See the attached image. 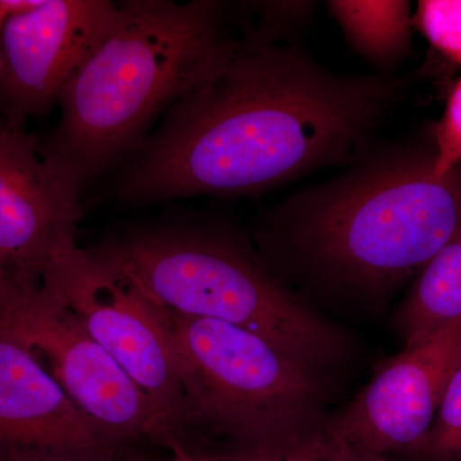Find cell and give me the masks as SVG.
<instances>
[{
  "label": "cell",
  "instance_id": "obj_1",
  "mask_svg": "<svg viewBox=\"0 0 461 461\" xmlns=\"http://www.w3.org/2000/svg\"><path fill=\"white\" fill-rule=\"evenodd\" d=\"M393 75H339L250 29L205 83L176 103L121 177L131 202L258 195L351 166L402 95Z\"/></svg>",
  "mask_w": 461,
  "mask_h": 461
},
{
  "label": "cell",
  "instance_id": "obj_2",
  "mask_svg": "<svg viewBox=\"0 0 461 461\" xmlns=\"http://www.w3.org/2000/svg\"><path fill=\"white\" fill-rule=\"evenodd\" d=\"M433 166V140L372 149L268 212L256 233L260 257L339 293H391L461 229V166L445 176Z\"/></svg>",
  "mask_w": 461,
  "mask_h": 461
},
{
  "label": "cell",
  "instance_id": "obj_3",
  "mask_svg": "<svg viewBox=\"0 0 461 461\" xmlns=\"http://www.w3.org/2000/svg\"><path fill=\"white\" fill-rule=\"evenodd\" d=\"M214 0H130L58 98L60 118L42 157L80 194L138 151L153 121L223 65L238 38ZM168 109V111H169Z\"/></svg>",
  "mask_w": 461,
  "mask_h": 461
},
{
  "label": "cell",
  "instance_id": "obj_4",
  "mask_svg": "<svg viewBox=\"0 0 461 461\" xmlns=\"http://www.w3.org/2000/svg\"><path fill=\"white\" fill-rule=\"evenodd\" d=\"M91 251L166 312L250 330L320 375L350 357L348 336L230 230H132Z\"/></svg>",
  "mask_w": 461,
  "mask_h": 461
},
{
  "label": "cell",
  "instance_id": "obj_5",
  "mask_svg": "<svg viewBox=\"0 0 461 461\" xmlns=\"http://www.w3.org/2000/svg\"><path fill=\"white\" fill-rule=\"evenodd\" d=\"M180 360L185 421L230 446L266 444L326 429L329 388L268 339L233 324L169 313Z\"/></svg>",
  "mask_w": 461,
  "mask_h": 461
},
{
  "label": "cell",
  "instance_id": "obj_6",
  "mask_svg": "<svg viewBox=\"0 0 461 461\" xmlns=\"http://www.w3.org/2000/svg\"><path fill=\"white\" fill-rule=\"evenodd\" d=\"M41 290L65 305L150 400L163 441L178 437L186 423L184 393L165 309L122 273L77 245L50 264Z\"/></svg>",
  "mask_w": 461,
  "mask_h": 461
},
{
  "label": "cell",
  "instance_id": "obj_7",
  "mask_svg": "<svg viewBox=\"0 0 461 461\" xmlns=\"http://www.w3.org/2000/svg\"><path fill=\"white\" fill-rule=\"evenodd\" d=\"M0 332L25 346L84 412L105 444L163 429L150 400L76 320L44 290L20 291L0 308Z\"/></svg>",
  "mask_w": 461,
  "mask_h": 461
},
{
  "label": "cell",
  "instance_id": "obj_8",
  "mask_svg": "<svg viewBox=\"0 0 461 461\" xmlns=\"http://www.w3.org/2000/svg\"><path fill=\"white\" fill-rule=\"evenodd\" d=\"M107 0H39L9 14L0 35V99L5 120L25 127L50 111L63 87L114 25Z\"/></svg>",
  "mask_w": 461,
  "mask_h": 461
},
{
  "label": "cell",
  "instance_id": "obj_9",
  "mask_svg": "<svg viewBox=\"0 0 461 461\" xmlns=\"http://www.w3.org/2000/svg\"><path fill=\"white\" fill-rule=\"evenodd\" d=\"M461 359V320L430 333L379 366L326 430L364 450L400 461L423 441Z\"/></svg>",
  "mask_w": 461,
  "mask_h": 461
},
{
  "label": "cell",
  "instance_id": "obj_10",
  "mask_svg": "<svg viewBox=\"0 0 461 461\" xmlns=\"http://www.w3.org/2000/svg\"><path fill=\"white\" fill-rule=\"evenodd\" d=\"M78 198L25 127L0 118V260L20 290H41L50 264L77 245Z\"/></svg>",
  "mask_w": 461,
  "mask_h": 461
},
{
  "label": "cell",
  "instance_id": "obj_11",
  "mask_svg": "<svg viewBox=\"0 0 461 461\" xmlns=\"http://www.w3.org/2000/svg\"><path fill=\"white\" fill-rule=\"evenodd\" d=\"M105 444L29 350L0 332V454Z\"/></svg>",
  "mask_w": 461,
  "mask_h": 461
},
{
  "label": "cell",
  "instance_id": "obj_12",
  "mask_svg": "<svg viewBox=\"0 0 461 461\" xmlns=\"http://www.w3.org/2000/svg\"><path fill=\"white\" fill-rule=\"evenodd\" d=\"M461 320V229L418 273L393 327L405 346Z\"/></svg>",
  "mask_w": 461,
  "mask_h": 461
},
{
  "label": "cell",
  "instance_id": "obj_13",
  "mask_svg": "<svg viewBox=\"0 0 461 461\" xmlns=\"http://www.w3.org/2000/svg\"><path fill=\"white\" fill-rule=\"evenodd\" d=\"M330 16L360 57L393 75L411 54V5L408 0H330Z\"/></svg>",
  "mask_w": 461,
  "mask_h": 461
},
{
  "label": "cell",
  "instance_id": "obj_14",
  "mask_svg": "<svg viewBox=\"0 0 461 461\" xmlns=\"http://www.w3.org/2000/svg\"><path fill=\"white\" fill-rule=\"evenodd\" d=\"M400 461H461V359L446 386L429 433Z\"/></svg>",
  "mask_w": 461,
  "mask_h": 461
},
{
  "label": "cell",
  "instance_id": "obj_15",
  "mask_svg": "<svg viewBox=\"0 0 461 461\" xmlns=\"http://www.w3.org/2000/svg\"><path fill=\"white\" fill-rule=\"evenodd\" d=\"M411 23L430 47L461 67V0H420Z\"/></svg>",
  "mask_w": 461,
  "mask_h": 461
},
{
  "label": "cell",
  "instance_id": "obj_16",
  "mask_svg": "<svg viewBox=\"0 0 461 461\" xmlns=\"http://www.w3.org/2000/svg\"><path fill=\"white\" fill-rule=\"evenodd\" d=\"M330 450L332 437L324 429L282 441L229 446L217 453L221 461H329Z\"/></svg>",
  "mask_w": 461,
  "mask_h": 461
},
{
  "label": "cell",
  "instance_id": "obj_17",
  "mask_svg": "<svg viewBox=\"0 0 461 461\" xmlns=\"http://www.w3.org/2000/svg\"><path fill=\"white\" fill-rule=\"evenodd\" d=\"M248 5L258 12V26L251 32L273 42L286 41L291 33L304 29L317 8L314 2H257Z\"/></svg>",
  "mask_w": 461,
  "mask_h": 461
},
{
  "label": "cell",
  "instance_id": "obj_18",
  "mask_svg": "<svg viewBox=\"0 0 461 461\" xmlns=\"http://www.w3.org/2000/svg\"><path fill=\"white\" fill-rule=\"evenodd\" d=\"M437 176H445L461 166V77L454 85L441 120L433 127Z\"/></svg>",
  "mask_w": 461,
  "mask_h": 461
},
{
  "label": "cell",
  "instance_id": "obj_19",
  "mask_svg": "<svg viewBox=\"0 0 461 461\" xmlns=\"http://www.w3.org/2000/svg\"><path fill=\"white\" fill-rule=\"evenodd\" d=\"M114 446L102 444L87 448L29 451L23 454L30 461H115Z\"/></svg>",
  "mask_w": 461,
  "mask_h": 461
},
{
  "label": "cell",
  "instance_id": "obj_20",
  "mask_svg": "<svg viewBox=\"0 0 461 461\" xmlns=\"http://www.w3.org/2000/svg\"><path fill=\"white\" fill-rule=\"evenodd\" d=\"M163 444L168 448L169 457L167 461H221L217 451L200 450L185 445L177 437H169Z\"/></svg>",
  "mask_w": 461,
  "mask_h": 461
},
{
  "label": "cell",
  "instance_id": "obj_21",
  "mask_svg": "<svg viewBox=\"0 0 461 461\" xmlns=\"http://www.w3.org/2000/svg\"><path fill=\"white\" fill-rule=\"evenodd\" d=\"M329 461H397L391 457L382 456L371 453V451L364 450L359 446L348 444L342 439L333 438L332 450H330Z\"/></svg>",
  "mask_w": 461,
  "mask_h": 461
},
{
  "label": "cell",
  "instance_id": "obj_22",
  "mask_svg": "<svg viewBox=\"0 0 461 461\" xmlns=\"http://www.w3.org/2000/svg\"><path fill=\"white\" fill-rule=\"evenodd\" d=\"M35 5L33 0H0V35H2L3 25L9 14L27 11ZM0 68H2V57H0Z\"/></svg>",
  "mask_w": 461,
  "mask_h": 461
},
{
  "label": "cell",
  "instance_id": "obj_23",
  "mask_svg": "<svg viewBox=\"0 0 461 461\" xmlns=\"http://www.w3.org/2000/svg\"><path fill=\"white\" fill-rule=\"evenodd\" d=\"M20 291L23 290L17 287V285L12 280L11 275H9L5 264L0 260V308L7 304L8 302H11Z\"/></svg>",
  "mask_w": 461,
  "mask_h": 461
},
{
  "label": "cell",
  "instance_id": "obj_24",
  "mask_svg": "<svg viewBox=\"0 0 461 461\" xmlns=\"http://www.w3.org/2000/svg\"><path fill=\"white\" fill-rule=\"evenodd\" d=\"M115 461H157L153 457L149 456L147 454H142L140 451H129L126 454H115Z\"/></svg>",
  "mask_w": 461,
  "mask_h": 461
},
{
  "label": "cell",
  "instance_id": "obj_25",
  "mask_svg": "<svg viewBox=\"0 0 461 461\" xmlns=\"http://www.w3.org/2000/svg\"><path fill=\"white\" fill-rule=\"evenodd\" d=\"M0 461H18L17 455L14 451L0 454Z\"/></svg>",
  "mask_w": 461,
  "mask_h": 461
},
{
  "label": "cell",
  "instance_id": "obj_26",
  "mask_svg": "<svg viewBox=\"0 0 461 461\" xmlns=\"http://www.w3.org/2000/svg\"><path fill=\"white\" fill-rule=\"evenodd\" d=\"M14 453H16V455H17L18 461H30L29 459H27V456L25 454L18 453V451H14Z\"/></svg>",
  "mask_w": 461,
  "mask_h": 461
}]
</instances>
